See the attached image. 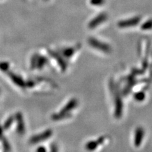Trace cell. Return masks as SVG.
Wrapping results in <instances>:
<instances>
[{"instance_id":"obj_9","label":"cell","mask_w":152,"mask_h":152,"mask_svg":"<svg viewBox=\"0 0 152 152\" xmlns=\"http://www.w3.org/2000/svg\"><path fill=\"white\" fill-rule=\"evenodd\" d=\"M14 122H15V116L12 115V116H10L8 118H7V120L4 121L3 125L2 126L3 130L4 131L8 130L13 125Z\"/></svg>"},{"instance_id":"obj_14","label":"cell","mask_w":152,"mask_h":152,"mask_svg":"<svg viewBox=\"0 0 152 152\" xmlns=\"http://www.w3.org/2000/svg\"><path fill=\"white\" fill-rule=\"evenodd\" d=\"M104 3V0H91V3L94 6H100Z\"/></svg>"},{"instance_id":"obj_10","label":"cell","mask_w":152,"mask_h":152,"mask_svg":"<svg viewBox=\"0 0 152 152\" xmlns=\"http://www.w3.org/2000/svg\"><path fill=\"white\" fill-rule=\"evenodd\" d=\"M75 52V48L70 47L65 48L62 51V55L65 58H70Z\"/></svg>"},{"instance_id":"obj_6","label":"cell","mask_w":152,"mask_h":152,"mask_svg":"<svg viewBox=\"0 0 152 152\" xmlns=\"http://www.w3.org/2000/svg\"><path fill=\"white\" fill-rule=\"evenodd\" d=\"M49 53L52 58L57 61V63L59 65L60 69L63 70V72H64L65 69H66V66H66V64H65L64 59L61 58L60 55L56 53L55 52L52 51L51 50H49Z\"/></svg>"},{"instance_id":"obj_16","label":"cell","mask_w":152,"mask_h":152,"mask_svg":"<svg viewBox=\"0 0 152 152\" xmlns=\"http://www.w3.org/2000/svg\"><path fill=\"white\" fill-rule=\"evenodd\" d=\"M37 151H46V149L44 146H39L38 147V148L36 150Z\"/></svg>"},{"instance_id":"obj_4","label":"cell","mask_w":152,"mask_h":152,"mask_svg":"<svg viewBox=\"0 0 152 152\" xmlns=\"http://www.w3.org/2000/svg\"><path fill=\"white\" fill-rule=\"evenodd\" d=\"M7 75L9 77L10 79L12 80V82L16 85L17 87L21 89H26V80H24L21 75H18L15 72H13L12 71H7Z\"/></svg>"},{"instance_id":"obj_2","label":"cell","mask_w":152,"mask_h":152,"mask_svg":"<svg viewBox=\"0 0 152 152\" xmlns=\"http://www.w3.org/2000/svg\"><path fill=\"white\" fill-rule=\"evenodd\" d=\"M48 64V59L45 56L39 53L32 55L30 60V69L40 70L43 69Z\"/></svg>"},{"instance_id":"obj_15","label":"cell","mask_w":152,"mask_h":152,"mask_svg":"<svg viewBox=\"0 0 152 152\" xmlns=\"http://www.w3.org/2000/svg\"><path fill=\"white\" fill-rule=\"evenodd\" d=\"M142 28L143 29H149V28H152V20H150L149 21L146 22L143 25H142Z\"/></svg>"},{"instance_id":"obj_7","label":"cell","mask_w":152,"mask_h":152,"mask_svg":"<svg viewBox=\"0 0 152 152\" xmlns=\"http://www.w3.org/2000/svg\"><path fill=\"white\" fill-rule=\"evenodd\" d=\"M140 20V17H134L131 19H129L127 20L121 21L118 23V26L121 27H131L134 26L139 23Z\"/></svg>"},{"instance_id":"obj_8","label":"cell","mask_w":152,"mask_h":152,"mask_svg":"<svg viewBox=\"0 0 152 152\" xmlns=\"http://www.w3.org/2000/svg\"><path fill=\"white\" fill-rule=\"evenodd\" d=\"M107 18V16L105 13L99 14L98 17H95L93 20L89 23V27L94 28L95 27H96L98 24H99V23H101L105 20Z\"/></svg>"},{"instance_id":"obj_3","label":"cell","mask_w":152,"mask_h":152,"mask_svg":"<svg viewBox=\"0 0 152 152\" xmlns=\"http://www.w3.org/2000/svg\"><path fill=\"white\" fill-rule=\"evenodd\" d=\"M53 134V131L51 129H48L42 132L38 133L32 136L29 140V143L32 145H36L39 143L41 142L48 140L52 136Z\"/></svg>"},{"instance_id":"obj_11","label":"cell","mask_w":152,"mask_h":152,"mask_svg":"<svg viewBox=\"0 0 152 152\" xmlns=\"http://www.w3.org/2000/svg\"><path fill=\"white\" fill-rule=\"evenodd\" d=\"M89 43L93 46H94L95 48H97L102 49L103 50H105V51H108L107 50H108V46H107L105 45H103V44L102 45V46H99L101 45V42H99L96 41V40L91 39L89 41Z\"/></svg>"},{"instance_id":"obj_5","label":"cell","mask_w":152,"mask_h":152,"mask_svg":"<svg viewBox=\"0 0 152 152\" xmlns=\"http://www.w3.org/2000/svg\"><path fill=\"white\" fill-rule=\"evenodd\" d=\"M15 121L17 123L16 131L18 134L23 135L26 132V124L22 113L18 112L15 115Z\"/></svg>"},{"instance_id":"obj_13","label":"cell","mask_w":152,"mask_h":152,"mask_svg":"<svg viewBox=\"0 0 152 152\" xmlns=\"http://www.w3.org/2000/svg\"><path fill=\"white\" fill-rule=\"evenodd\" d=\"M10 69V64L7 61H3V62H0V70L3 71V72H7Z\"/></svg>"},{"instance_id":"obj_12","label":"cell","mask_w":152,"mask_h":152,"mask_svg":"<svg viewBox=\"0 0 152 152\" xmlns=\"http://www.w3.org/2000/svg\"><path fill=\"white\" fill-rule=\"evenodd\" d=\"M135 135V143L136 145H139L140 143V141L141 140V137L143 136V131L141 129H139L136 131Z\"/></svg>"},{"instance_id":"obj_1","label":"cell","mask_w":152,"mask_h":152,"mask_svg":"<svg viewBox=\"0 0 152 152\" xmlns=\"http://www.w3.org/2000/svg\"><path fill=\"white\" fill-rule=\"evenodd\" d=\"M77 102L76 99H71L70 101H69L61 109L59 112L55 113L51 115L52 120L55 121H60L67 118L69 116V112L71 110H72L73 109L77 106Z\"/></svg>"}]
</instances>
